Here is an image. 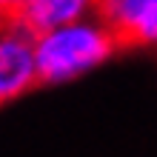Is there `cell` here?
I'll use <instances>...</instances> for the list:
<instances>
[{"mask_svg":"<svg viewBox=\"0 0 157 157\" xmlns=\"http://www.w3.org/2000/svg\"><path fill=\"white\" fill-rule=\"evenodd\" d=\"M120 49L114 34L97 14L34 34V66L37 83H63L86 75Z\"/></svg>","mask_w":157,"mask_h":157,"instance_id":"cell-1","label":"cell"},{"mask_svg":"<svg viewBox=\"0 0 157 157\" xmlns=\"http://www.w3.org/2000/svg\"><path fill=\"white\" fill-rule=\"evenodd\" d=\"M34 83V34L26 32L17 20L6 17L0 29V106L26 94Z\"/></svg>","mask_w":157,"mask_h":157,"instance_id":"cell-2","label":"cell"},{"mask_svg":"<svg viewBox=\"0 0 157 157\" xmlns=\"http://www.w3.org/2000/svg\"><path fill=\"white\" fill-rule=\"evenodd\" d=\"M94 14L117 46H151L157 37V0H97Z\"/></svg>","mask_w":157,"mask_h":157,"instance_id":"cell-3","label":"cell"},{"mask_svg":"<svg viewBox=\"0 0 157 157\" xmlns=\"http://www.w3.org/2000/svg\"><path fill=\"white\" fill-rule=\"evenodd\" d=\"M94 9L97 0H26L12 20H17L26 32L40 34L54 26L83 20V17L94 14Z\"/></svg>","mask_w":157,"mask_h":157,"instance_id":"cell-4","label":"cell"},{"mask_svg":"<svg viewBox=\"0 0 157 157\" xmlns=\"http://www.w3.org/2000/svg\"><path fill=\"white\" fill-rule=\"evenodd\" d=\"M23 3H26V0H0V14H3V17H14L17 12H20Z\"/></svg>","mask_w":157,"mask_h":157,"instance_id":"cell-5","label":"cell"},{"mask_svg":"<svg viewBox=\"0 0 157 157\" xmlns=\"http://www.w3.org/2000/svg\"><path fill=\"white\" fill-rule=\"evenodd\" d=\"M3 23H6V17H3V14H0V29H3Z\"/></svg>","mask_w":157,"mask_h":157,"instance_id":"cell-6","label":"cell"}]
</instances>
